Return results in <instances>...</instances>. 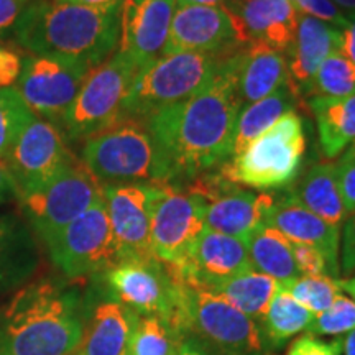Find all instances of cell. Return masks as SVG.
I'll use <instances>...</instances> for the list:
<instances>
[{"label": "cell", "mask_w": 355, "mask_h": 355, "mask_svg": "<svg viewBox=\"0 0 355 355\" xmlns=\"http://www.w3.org/2000/svg\"><path fill=\"white\" fill-rule=\"evenodd\" d=\"M119 261L155 259L152 252L153 184H102Z\"/></svg>", "instance_id": "obj_15"}, {"label": "cell", "mask_w": 355, "mask_h": 355, "mask_svg": "<svg viewBox=\"0 0 355 355\" xmlns=\"http://www.w3.org/2000/svg\"><path fill=\"white\" fill-rule=\"evenodd\" d=\"M225 10L245 44L286 53L295 42L300 12L290 0H229Z\"/></svg>", "instance_id": "obj_19"}, {"label": "cell", "mask_w": 355, "mask_h": 355, "mask_svg": "<svg viewBox=\"0 0 355 355\" xmlns=\"http://www.w3.org/2000/svg\"><path fill=\"white\" fill-rule=\"evenodd\" d=\"M336 176L339 193L343 198L345 214L355 212V157L344 153L336 163Z\"/></svg>", "instance_id": "obj_38"}, {"label": "cell", "mask_w": 355, "mask_h": 355, "mask_svg": "<svg viewBox=\"0 0 355 355\" xmlns=\"http://www.w3.org/2000/svg\"><path fill=\"white\" fill-rule=\"evenodd\" d=\"M340 286H343V291L349 293V296L355 301V275L347 279H340Z\"/></svg>", "instance_id": "obj_50"}, {"label": "cell", "mask_w": 355, "mask_h": 355, "mask_svg": "<svg viewBox=\"0 0 355 355\" xmlns=\"http://www.w3.org/2000/svg\"><path fill=\"white\" fill-rule=\"evenodd\" d=\"M206 201L176 189L170 183L153 184L152 252L163 265L183 261L194 241L204 232Z\"/></svg>", "instance_id": "obj_14"}, {"label": "cell", "mask_w": 355, "mask_h": 355, "mask_svg": "<svg viewBox=\"0 0 355 355\" xmlns=\"http://www.w3.org/2000/svg\"><path fill=\"white\" fill-rule=\"evenodd\" d=\"M92 69L61 58L28 55L21 61L20 76L13 87L30 112L61 128Z\"/></svg>", "instance_id": "obj_11"}, {"label": "cell", "mask_w": 355, "mask_h": 355, "mask_svg": "<svg viewBox=\"0 0 355 355\" xmlns=\"http://www.w3.org/2000/svg\"><path fill=\"white\" fill-rule=\"evenodd\" d=\"M51 261L68 278L107 272L117 263L114 234L104 196L46 243Z\"/></svg>", "instance_id": "obj_10"}, {"label": "cell", "mask_w": 355, "mask_h": 355, "mask_svg": "<svg viewBox=\"0 0 355 355\" xmlns=\"http://www.w3.org/2000/svg\"><path fill=\"white\" fill-rule=\"evenodd\" d=\"M122 8L30 0L13 35L30 55L61 58L96 68L121 46Z\"/></svg>", "instance_id": "obj_2"}, {"label": "cell", "mask_w": 355, "mask_h": 355, "mask_svg": "<svg viewBox=\"0 0 355 355\" xmlns=\"http://www.w3.org/2000/svg\"><path fill=\"white\" fill-rule=\"evenodd\" d=\"M273 204L272 194L234 188L207 204L204 224L214 232L245 241L257 227L265 224Z\"/></svg>", "instance_id": "obj_22"}, {"label": "cell", "mask_w": 355, "mask_h": 355, "mask_svg": "<svg viewBox=\"0 0 355 355\" xmlns=\"http://www.w3.org/2000/svg\"><path fill=\"white\" fill-rule=\"evenodd\" d=\"M107 285L119 303L141 316L162 318L180 334V282L173 278L162 261H119L107 270Z\"/></svg>", "instance_id": "obj_12"}, {"label": "cell", "mask_w": 355, "mask_h": 355, "mask_svg": "<svg viewBox=\"0 0 355 355\" xmlns=\"http://www.w3.org/2000/svg\"><path fill=\"white\" fill-rule=\"evenodd\" d=\"M301 306L309 309L314 316L331 308L336 298L343 295L340 279L331 277H303L293 279L288 285L282 286Z\"/></svg>", "instance_id": "obj_34"}, {"label": "cell", "mask_w": 355, "mask_h": 355, "mask_svg": "<svg viewBox=\"0 0 355 355\" xmlns=\"http://www.w3.org/2000/svg\"><path fill=\"white\" fill-rule=\"evenodd\" d=\"M56 2L76 3V6L92 7V8H115V7H123L125 0H56Z\"/></svg>", "instance_id": "obj_45"}, {"label": "cell", "mask_w": 355, "mask_h": 355, "mask_svg": "<svg viewBox=\"0 0 355 355\" xmlns=\"http://www.w3.org/2000/svg\"><path fill=\"white\" fill-rule=\"evenodd\" d=\"M282 285L268 275H263L257 270L239 273L235 277L219 283L211 291L220 295L230 304L241 309L245 316L254 321H263L268 306L272 303L275 293Z\"/></svg>", "instance_id": "obj_30"}, {"label": "cell", "mask_w": 355, "mask_h": 355, "mask_svg": "<svg viewBox=\"0 0 355 355\" xmlns=\"http://www.w3.org/2000/svg\"><path fill=\"white\" fill-rule=\"evenodd\" d=\"M81 163L101 184L159 183L153 139L144 121L121 119L84 140Z\"/></svg>", "instance_id": "obj_5"}, {"label": "cell", "mask_w": 355, "mask_h": 355, "mask_svg": "<svg viewBox=\"0 0 355 355\" xmlns=\"http://www.w3.org/2000/svg\"><path fill=\"white\" fill-rule=\"evenodd\" d=\"M176 3H193V6H211V7H227L229 0H175Z\"/></svg>", "instance_id": "obj_47"}, {"label": "cell", "mask_w": 355, "mask_h": 355, "mask_svg": "<svg viewBox=\"0 0 355 355\" xmlns=\"http://www.w3.org/2000/svg\"><path fill=\"white\" fill-rule=\"evenodd\" d=\"M304 152L303 121L290 112L234 155L224 175L235 184L254 189L283 188L298 175Z\"/></svg>", "instance_id": "obj_6"}, {"label": "cell", "mask_w": 355, "mask_h": 355, "mask_svg": "<svg viewBox=\"0 0 355 355\" xmlns=\"http://www.w3.org/2000/svg\"><path fill=\"white\" fill-rule=\"evenodd\" d=\"M314 314L304 306H301L293 296L283 288L275 293L272 303L268 306L263 318L265 336L275 347L285 344L293 336L308 331L313 322Z\"/></svg>", "instance_id": "obj_31"}, {"label": "cell", "mask_w": 355, "mask_h": 355, "mask_svg": "<svg viewBox=\"0 0 355 355\" xmlns=\"http://www.w3.org/2000/svg\"><path fill=\"white\" fill-rule=\"evenodd\" d=\"M137 74L135 63L122 50L96 66L66 114L61 125L64 135L71 140H87L121 121L123 101Z\"/></svg>", "instance_id": "obj_8"}, {"label": "cell", "mask_w": 355, "mask_h": 355, "mask_svg": "<svg viewBox=\"0 0 355 355\" xmlns=\"http://www.w3.org/2000/svg\"><path fill=\"white\" fill-rule=\"evenodd\" d=\"M286 194L332 225L340 227L347 217L337 184L334 163H318L311 166L303 180H300Z\"/></svg>", "instance_id": "obj_26"}, {"label": "cell", "mask_w": 355, "mask_h": 355, "mask_svg": "<svg viewBox=\"0 0 355 355\" xmlns=\"http://www.w3.org/2000/svg\"><path fill=\"white\" fill-rule=\"evenodd\" d=\"M229 55L176 53L158 58L135 76L123 101L122 119L145 121L168 105L189 99L214 78Z\"/></svg>", "instance_id": "obj_4"}, {"label": "cell", "mask_w": 355, "mask_h": 355, "mask_svg": "<svg viewBox=\"0 0 355 355\" xmlns=\"http://www.w3.org/2000/svg\"><path fill=\"white\" fill-rule=\"evenodd\" d=\"M243 48L222 61L201 91L144 121L157 148L159 183L202 176L232 157L235 123L243 107L239 91Z\"/></svg>", "instance_id": "obj_1"}, {"label": "cell", "mask_w": 355, "mask_h": 355, "mask_svg": "<svg viewBox=\"0 0 355 355\" xmlns=\"http://www.w3.org/2000/svg\"><path fill=\"white\" fill-rule=\"evenodd\" d=\"M37 265L28 230L13 217L0 214V295L21 285Z\"/></svg>", "instance_id": "obj_29"}, {"label": "cell", "mask_w": 355, "mask_h": 355, "mask_svg": "<svg viewBox=\"0 0 355 355\" xmlns=\"http://www.w3.org/2000/svg\"><path fill=\"white\" fill-rule=\"evenodd\" d=\"M166 268L178 282L211 290L235 275L248 272L254 266L248 259L245 242L204 229L183 261Z\"/></svg>", "instance_id": "obj_17"}, {"label": "cell", "mask_w": 355, "mask_h": 355, "mask_svg": "<svg viewBox=\"0 0 355 355\" xmlns=\"http://www.w3.org/2000/svg\"><path fill=\"white\" fill-rule=\"evenodd\" d=\"M306 96H355V64L339 51L331 55L319 66Z\"/></svg>", "instance_id": "obj_33"}, {"label": "cell", "mask_w": 355, "mask_h": 355, "mask_svg": "<svg viewBox=\"0 0 355 355\" xmlns=\"http://www.w3.org/2000/svg\"><path fill=\"white\" fill-rule=\"evenodd\" d=\"M298 101L300 94L288 81L263 99L243 105L235 123L232 157L241 153L252 140L272 127L283 115L295 112Z\"/></svg>", "instance_id": "obj_27"}, {"label": "cell", "mask_w": 355, "mask_h": 355, "mask_svg": "<svg viewBox=\"0 0 355 355\" xmlns=\"http://www.w3.org/2000/svg\"><path fill=\"white\" fill-rule=\"evenodd\" d=\"M30 0H0V33L15 30Z\"/></svg>", "instance_id": "obj_42"}, {"label": "cell", "mask_w": 355, "mask_h": 355, "mask_svg": "<svg viewBox=\"0 0 355 355\" xmlns=\"http://www.w3.org/2000/svg\"><path fill=\"white\" fill-rule=\"evenodd\" d=\"M344 153H347V155H350V157H355V141H354V144L352 145H350L349 146V148L347 150H345V152Z\"/></svg>", "instance_id": "obj_51"}, {"label": "cell", "mask_w": 355, "mask_h": 355, "mask_svg": "<svg viewBox=\"0 0 355 355\" xmlns=\"http://www.w3.org/2000/svg\"><path fill=\"white\" fill-rule=\"evenodd\" d=\"M286 83L288 64L285 53L261 44H247L243 48L239 69V91L243 105L263 99Z\"/></svg>", "instance_id": "obj_24"}, {"label": "cell", "mask_w": 355, "mask_h": 355, "mask_svg": "<svg viewBox=\"0 0 355 355\" xmlns=\"http://www.w3.org/2000/svg\"><path fill=\"white\" fill-rule=\"evenodd\" d=\"M286 355H343V339L326 340L314 336H301L288 347Z\"/></svg>", "instance_id": "obj_39"}, {"label": "cell", "mask_w": 355, "mask_h": 355, "mask_svg": "<svg viewBox=\"0 0 355 355\" xmlns=\"http://www.w3.org/2000/svg\"><path fill=\"white\" fill-rule=\"evenodd\" d=\"M101 198L102 184L76 159L50 183L17 199L35 232L48 243Z\"/></svg>", "instance_id": "obj_9"}, {"label": "cell", "mask_w": 355, "mask_h": 355, "mask_svg": "<svg viewBox=\"0 0 355 355\" xmlns=\"http://www.w3.org/2000/svg\"><path fill=\"white\" fill-rule=\"evenodd\" d=\"M343 354L355 355V329L350 331L345 339H343Z\"/></svg>", "instance_id": "obj_49"}, {"label": "cell", "mask_w": 355, "mask_h": 355, "mask_svg": "<svg viewBox=\"0 0 355 355\" xmlns=\"http://www.w3.org/2000/svg\"><path fill=\"white\" fill-rule=\"evenodd\" d=\"M339 53L355 64V15L349 17V24L340 30Z\"/></svg>", "instance_id": "obj_43"}, {"label": "cell", "mask_w": 355, "mask_h": 355, "mask_svg": "<svg viewBox=\"0 0 355 355\" xmlns=\"http://www.w3.org/2000/svg\"><path fill=\"white\" fill-rule=\"evenodd\" d=\"M339 266L343 275L355 273V212L345 217L343 234H340Z\"/></svg>", "instance_id": "obj_40"}, {"label": "cell", "mask_w": 355, "mask_h": 355, "mask_svg": "<svg viewBox=\"0 0 355 355\" xmlns=\"http://www.w3.org/2000/svg\"><path fill=\"white\" fill-rule=\"evenodd\" d=\"M293 259H295L296 268L303 277H331V268L327 260L318 248L306 245V243L291 242Z\"/></svg>", "instance_id": "obj_37"}, {"label": "cell", "mask_w": 355, "mask_h": 355, "mask_svg": "<svg viewBox=\"0 0 355 355\" xmlns=\"http://www.w3.org/2000/svg\"><path fill=\"white\" fill-rule=\"evenodd\" d=\"M309 109L316 119L324 157L343 155L355 141V96H313Z\"/></svg>", "instance_id": "obj_25"}, {"label": "cell", "mask_w": 355, "mask_h": 355, "mask_svg": "<svg viewBox=\"0 0 355 355\" xmlns=\"http://www.w3.org/2000/svg\"><path fill=\"white\" fill-rule=\"evenodd\" d=\"M175 7V0H125L123 3L119 50L130 56L139 71L162 58Z\"/></svg>", "instance_id": "obj_18"}, {"label": "cell", "mask_w": 355, "mask_h": 355, "mask_svg": "<svg viewBox=\"0 0 355 355\" xmlns=\"http://www.w3.org/2000/svg\"><path fill=\"white\" fill-rule=\"evenodd\" d=\"M180 355H209L198 343H189V340H183L180 347Z\"/></svg>", "instance_id": "obj_46"}, {"label": "cell", "mask_w": 355, "mask_h": 355, "mask_svg": "<svg viewBox=\"0 0 355 355\" xmlns=\"http://www.w3.org/2000/svg\"><path fill=\"white\" fill-rule=\"evenodd\" d=\"M175 278V277H173ZM180 334L194 332L224 355H263V334L254 319L207 288L180 282Z\"/></svg>", "instance_id": "obj_7"}, {"label": "cell", "mask_w": 355, "mask_h": 355, "mask_svg": "<svg viewBox=\"0 0 355 355\" xmlns=\"http://www.w3.org/2000/svg\"><path fill=\"white\" fill-rule=\"evenodd\" d=\"M83 334L76 298L51 282L20 288L0 309V355H71Z\"/></svg>", "instance_id": "obj_3"}, {"label": "cell", "mask_w": 355, "mask_h": 355, "mask_svg": "<svg viewBox=\"0 0 355 355\" xmlns=\"http://www.w3.org/2000/svg\"><path fill=\"white\" fill-rule=\"evenodd\" d=\"M73 162L76 158L66 145L63 130L37 115L19 133L3 159L15 198L50 183Z\"/></svg>", "instance_id": "obj_13"}, {"label": "cell", "mask_w": 355, "mask_h": 355, "mask_svg": "<svg viewBox=\"0 0 355 355\" xmlns=\"http://www.w3.org/2000/svg\"><path fill=\"white\" fill-rule=\"evenodd\" d=\"M265 224L277 229L290 242L306 243V245L318 248L327 260L332 278L339 277V225H332L319 216L313 214L288 194L279 201H275L272 211L266 216Z\"/></svg>", "instance_id": "obj_20"}, {"label": "cell", "mask_w": 355, "mask_h": 355, "mask_svg": "<svg viewBox=\"0 0 355 355\" xmlns=\"http://www.w3.org/2000/svg\"><path fill=\"white\" fill-rule=\"evenodd\" d=\"M21 56L0 43V89L13 87L21 71Z\"/></svg>", "instance_id": "obj_41"}, {"label": "cell", "mask_w": 355, "mask_h": 355, "mask_svg": "<svg viewBox=\"0 0 355 355\" xmlns=\"http://www.w3.org/2000/svg\"><path fill=\"white\" fill-rule=\"evenodd\" d=\"M331 2L334 3L347 19L355 15V0H331Z\"/></svg>", "instance_id": "obj_48"}, {"label": "cell", "mask_w": 355, "mask_h": 355, "mask_svg": "<svg viewBox=\"0 0 355 355\" xmlns=\"http://www.w3.org/2000/svg\"><path fill=\"white\" fill-rule=\"evenodd\" d=\"M247 46L230 13L222 7L176 3L163 55H229Z\"/></svg>", "instance_id": "obj_16"}, {"label": "cell", "mask_w": 355, "mask_h": 355, "mask_svg": "<svg viewBox=\"0 0 355 355\" xmlns=\"http://www.w3.org/2000/svg\"><path fill=\"white\" fill-rule=\"evenodd\" d=\"M243 242L257 272L268 275L282 286L301 277L293 259L291 242L277 229L261 224Z\"/></svg>", "instance_id": "obj_28"}, {"label": "cell", "mask_w": 355, "mask_h": 355, "mask_svg": "<svg viewBox=\"0 0 355 355\" xmlns=\"http://www.w3.org/2000/svg\"><path fill=\"white\" fill-rule=\"evenodd\" d=\"M340 28L300 13L295 42L285 53L288 81L300 96H306L319 66L339 51Z\"/></svg>", "instance_id": "obj_21"}, {"label": "cell", "mask_w": 355, "mask_h": 355, "mask_svg": "<svg viewBox=\"0 0 355 355\" xmlns=\"http://www.w3.org/2000/svg\"><path fill=\"white\" fill-rule=\"evenodd\" d=\"M12 198H15V186H13L10 175H8L6 163L0 162V204Z\"/></svg>", "instance_id": "obj_44"}, {"label": "cell", "mask_w": 355, "mask_h": 355, "mask_svg": "<svg viewBox=\"0 0 355 355\" xmlns=\"http://www.w3.org/2000/svg\"><path fill=\"white\" fill-rule=\"evenodd\" d=\"M355 329V301L344 293L336 298L331 308L314 316L308 327L311 334L340 336Z\"/></svg>", "instance_id": "obj_36"}, {"label": "cell", "mask_w": 355, "mask_h": 355, "mask_svg": "<svg viewBox=\"0 0 355 355\" xmlns=\"http://www.w3.org/2000/svg\"><path fill=\"white\" fill-rule=\"evenodd\" d=\"M33 117L15 87L0 89V162L6 159L13 141Z\"/></svg>", "instance_id": "obj_35"}, {"label": "cell", "mask_w": 355, "mask_h": 355, "mask_svg": "<svg viewBox=\"0 0 355 355\" xmlns=\"http://www.w3.org/2000/svg\"><path fill=\"white\" fill-rule=\"evenodd\" d=\"M137 318L135 311L119 301L101 303L84 329L78 355H127Z\"/></svg>", "instance_id": "obj_23"}, {"label": "cell", "mask_w": 355, "mask_h": 355, "mask_svg": "<svg viewBox=\"0 0 355 355\" xmlns=\"http://www.w3.org/2000/svg\"><path fill=\"white\" fill-rule=\"evenodd\" d=\"M183 340L162 318L139 314L128 340L127 355H180Z\"/></svg>", "instance_id": "obj_32"}]
</instances>
